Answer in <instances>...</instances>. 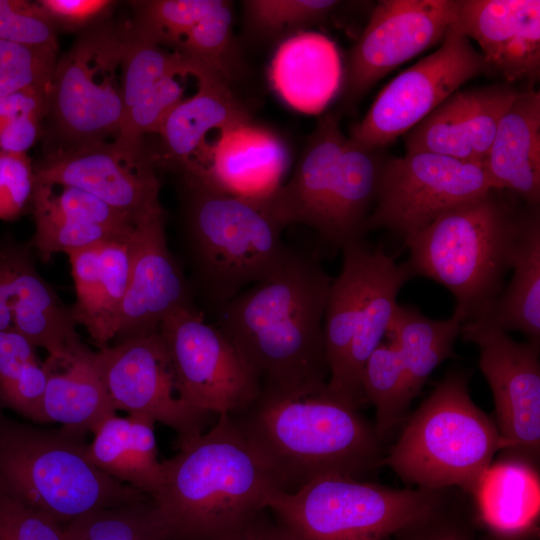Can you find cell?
<instances>
[{
  "label": "cell",
  "mask_w": 540,
  "mask_h": 540,
  "mask_svg": "<svg viewBox=\"0 0 540 540\" xmlns=\"http://www.w3.org/2000/svg\"><path fill=\"white\" fill-rule=\"evenodd\" d=\"M332 280L316 256L292 249L269 275L214 310L216 326L261 388H326L330 369L323 319Z\"/></svg>",
  "instance_id": "obj_1"
},
{
  "label": "cell",
  "mask_w": 540,
  "mask_h": 540,
  "mask_svg": "<svg viewBox=\"0 0 540 540\" xmlns=\"http://www.w3.org/2000/svg\"><path fill=\"white\" fill-rule=\"evenodd\" d=\"M230 417L283 492L326 476L361 480L383 465L384 440L374 423L326 388H261L247 408Z\"/></svg>",
  "instance_id": "obj_2"
},
{
  "label": "cell",
  "mask_w": 540,
  "mask_h": 540,
  "mask_svg": "<svg viewBox=\"0 0 540 540\" xmlns=\"http://www.w3.org/2000/svg\"><path fill=\"white\" fill-rule=\"evenodd\" d=\"M178 448L149 494L167 540H218L267 509L279 490L229 415Z\"/></svg>",
  "instance_id": "obj_3"
},
{
  "label": "cell",
  "mask_w": 540,
  "mask_h": 540,
  "mask_svg": "<svg viewBox=\"0 0 540 540\" xmlns=\"http://www.w3.org/2000/svg\"><path fill=\"white\" fill-rule=\"evenodd\" d=\"M182 241L193 293L213 311L265 278L292 248L265 201L220 191L182 174Z\"/></svg>",
  "instance_id": "obj_4"
},
{
  "label": "cell",
  "mask_w": 540,
  "mask_h": 540,
  "mask_svg": "<svg viewBox=\"0 0 540 540\" xmlns=\"http://www.w3.org/2000/svg\"><path fill=\"white\" fill-rule=\"evenodd\" d=\"M497 190L437 217L406 245L413 276L445 286L462 324L483 318L512 269L525 213L517 214Z\"/></svg>",
  "instance_id": "obj_5"
},
{
  "label": "cell",
  "mask_w": 540,
  "mask_h": 540,
  "mask_svg": "<svg viewBox=\"0 0 540 540\" xmlns=\"http://www.w3.org/2000/svg\"><path fill=\"white\" fill-rule=\"evenodd\" d=\"M386 157L345 136L333 113L322 116L291 178L266 203L285 228L303 224L340 248L365 234Z\"/></svg>",
  "instance_id": "obj_6"
},
{
  "label": "cell",
  "mask_w": 540,
  "mask_h": 540,
  "mask_svg": "<svg viewBox=\"0 0 540 540\" xmlns=\"http://www.w3.org/2000/svg\"><path fill=\"white\" fill-rule=\"evenodd\" d=\"M470 372L451 369L405 420L383 464L410 487L471 495L503 449L495 420L469 392Z\"/></svg>",
  "instance_id": "obj_7"
},
{
  "label": "cell",
  "mask_w": 540,
  "mask_h": 540,
  "mask_svg": "<svg viewBox=\"0 0 540 540\" xmlns=\"http://www.w3.org/2000/svg\"><path fill=\"white\" fill-rule=\"evenodd\" d=\"M85 436L19 422L0 407V494L64 526L88 512L146 498L90 462Z\"/></svg>",
  "instance_id": "obj_8"
},
{
  "label": "cell",
  "mask_w": 540,
  "mask_h": 540,
  "mask_svg": "<svg viewBox=\"0 0 540 540\" xmlns=\"http://www.w3.org/2000/svg\"><path fill=\"white\" fill-rule=\"evenodd\" d=\"M343 263L332 280L326 302L323 332L330 376L326 390L334 399L360 409L364 366L383 342L398 305L397 296L413 277L382 245H368L363 237L342 247Z\"/></svg>",
  "instance_id": "obj_9"
},
{
  "label": "cell",
  "mask_w": 540,
  "mask_h": 540,
  "mask_svg": "<svg viewBox=\"0 0 540 540\" xmlns=\"http://www.w3.org/2000/svg\"><path fill=\"white\" fill-rule=\"evenodd\" d=\"M449 489L393 488L326 476L292 493L276 490L267 510L288 540H389Z\"/></svg>",
  "instance_id": "obj_10"
},
{
  "label": "cell",
  "mask_w": 540,
  "mask_h": 540,
  "mask_svg": "<svg viewBox=\"0 0 540 540\" xmlns=\"http://www.w3.org/2000/svg\"><path fill=\"white\" fill-rule=\"evenodd\" d=\"M126 24L103 20L79 34L55 66L49 113L68 146L118 138L124 120Z\"/></svg>",
  "instance_id": "obj_11"
},
{
  "label": "cell",
  "mask_w": 540,
  "mask_h": 540,
  "mask_svg": "<svg viewBox=\"0 0 540 540\" xmlns=\"http://www.w3.org/2000/svg\"><path fill=\"white\" fill-rule=\"evenodd\" d=\"M492 190L483 164L428 152L386 157L364 232L386 228L407 243L440 215Z\"/></svg>",
  "instance_id": "obj_12"
},
{
  "label": "cell",
  "mask_w": 540,
  "mask_h": 540,
  "mask_svg": "<svg viewBox=\"0 0 540 540\" xmlns=\"http://www.w3.org/2000/svg\"><path fill=\"white\" fill-rule=\"evenodd\" d=\"M159 333L181 398L210 415H234L259 395L261 384L227 336L194 306L170 314Z\"/></svg>",
  "instance_id": "obj_13"
},
{
  "label": "cell",
  "mask_w": 540,
  "mask_h": 540,
  "mask_svg": "<svg viewBox=\"0 0 540 540\" xmlns=\"http://www.w3.org/2000/svg\"><path fill=\"white\" fill-rule=\"evenodd\" d=\"M488 69L457 20L441 46L393 78L349 138L381 150L423 120L460 87Z\"/></svg>",
  "instance_id": "obj_14"
},
{
  "label": "cell",
  "mask_w": 540,
  "mask_h": 540,
  "mask_svg": "<svg viewBox=\"0 0 540 540\" xmlns=\"http://www.w3.org/2000/svg\"><path fill=\"white\" fill-rule=\"evenodd\" d=\"M95 357L116 411L168 426L177 433L178 447L205 432L211 415L181 398L159 331L98 349Z\"/></svg>",
  "instance_id": "obj_15"
},
{
  "label": "cell",
  "mask_w": 540,
  "mask_h": 540,
  "mask_svg": "<svg viewBox=\"0 0 540 540\" xmlns=\"http://www.w3.org/2000/svg\"><path fill=\"white\" fill-rule=\"evenodd\" d=\"M156 162L145 143L84 142L53 149L34 168V180L77 187L144 221L164 212Z\"/></svg>",
  "instance_id": "obj_16"
},
{
  "label": "cell",
  "mask_w": 540,
  "mask_h": 540,
  "mask_svg": "<svg viewBox=\"0 0 540 540\" xmlns=\"http://www.w3.org/2000/svg\"><path fill=\"white\" fill-rule=\"evenodd\" d=\"M460 334L479 348V368L493 395L494 420L503 441L500 453L539 466V343L517 342L476 321L462 324Z\"/></svg>",
  "instance_id": "obj_17"
},
{
  "label": "cell",
  "mask_w": 540,
  "mask_h": 540,
  "mask_svg": "<svg viewBox=\"0 0 540 540\" xmlns=\"http://www.w3.org/2000/svg\"><path fill=\"white\" fill-rule=\"evenodd\" d=\"M459 0H381L351 49L343 96L356 101L400 64L442 42Z\"/></svg>",
  "instance_id": "obj_18"
},
{
  "label": "cell",
  "mask_w": 540,
  "mask_h": 540,
  "mask_svg": "<svg viewBox=\"0 0 540 540\" xmlns=\"http://www.w3.org/2000/svg\"><path fill=\"white\" fill-rule=\"evenodd\" d=\"M193 290L168 248L165 212L141 222L132 239V265L113 343L159 331L173 312L194 306Z\"/></svg>",
  "instance_id": "obj_19"
},
{
  "label": "cell",
  "mask_w": 540,
  "mask_h": 540,
  "mask_svg": "<svg viewBox=\"0 0 540 540\" xmlns=\"http://www.w3.org/2000/svg\"><path fill=\"white\" fill-rule=\"evenodd\" d=\"M289 163L283 140L247 121L219 131L181 172L225 193L266 201L283 185Z\"/></svg>",
  "instance_id": "obj_20"
},
{
  "label": "cell",
  "mask_w": 540,
  "mask_h": 540,
  "mask_svg": "<svg viewBox=\"0 0 540 540\" xmlns=\"http://www.w3.org/2000/svg\"><path fill=\"white\" fill-rule=\"evenodd\" d=\"M518 93L507 85L457 90L403 135L406 153L484 165L500 119Z\"/></svg>",
  "instance_id": "obj_21"
},
{
  "label": "cell",
  "mask_w": 540,
  "mask_h": 540,
  "mask_svg": "<svg viewBox=\"0 0 540 540\" xmlns=\"http://www.w3.org/2000/svg\"><path fill=\"white\" fill-rule=\"evenodd\" d=\"M457 22L488 68L509 81L540 75L539 0H459Z\"/></svg>",
  "instance_id": "obj_22"
},
{
  "label": "cell",
  "mask_w": 540,
  "mask_h": 540,
  "mask_svg": "<svg viewBox=\"0 0 540 540\" xmlns=\"http://www.w3.org/2000/svg\"><path fill=\"white\" fill-rule=\"evenodd\" d=\"M132 239L67 254L76 295L71 306L74 320L99 349L108 346L117 332L132 265Z\"/></svg>",
  "instance_id": "obj_23"
},
{
  "label": "cell",
  "mask_w": 540,
  "mask_h": 540,
  "mask_svg": "<svg viewBox=\"0 0 540 540\" xmlns=\"http://www.w3.org/2000/svg\"><path fill=\"white\" fill-rule=\"evenodd\" d=\"M484 167L494 190L540 203V93L519 92L500 119Z\"/></svg>",
  "instance_id": "obj_24"
},
{
  "label": "cell",
  "mask_w": 540,
  "mask_h": 540,
  "mask_svg": "<svg viewBox=\"0 0 540 540\" xmlns=\"http://www.w3.org/2000/svg\"><path fill=\"white\" fill-rule=\"evenodd\" d=\"M280 98L295 110L316 114L333 98L341 82L335 45L325 36L299 32L285 39L270 66Z\"/></svg>",
  "instance_id": "obj_25"
},
{
  "label": "cell",
  "mask_w": 540,
  "mask_h": 540,
  "mask_svg": "<svg viewBox=\"0 0 540 540\" xmlns=\"http://www.w3.org/2000/svg\"><path fill=\"white\" fill-rule=\"evenodd\" d=\"M539 466L500 453L470 495L486 531L517 536L539 531Z\"/></svg>",
  "instance_id": "obj_26"
},
{
  "label": "cell",
  "mask_w": 540,
  "mask_h": 540,
  "mask_svg": "<svg viewBox=\"0 0 540 540\" xmlns=\"http://www.w3.org/2000/svg\"><path fill=\"white\" fill-rule=\"evenodd\" d=\"M48 381L43 400L46 423L86 435L116 414L95 351L86 345L63 360L47 358Z\"/></svg>",
  "instance_id": "obj_27"
},
{
  "label": "cell",
  "mask_w": 540,
  "mask_h": 540,
  "mask_svg": "<svg viewBox=\"0 0 540 540\" xmlns=\"http://www.w3.org/2000/svg\"><path fill=\"white\" fill-rule=\"evenodd\" d=\"M196 92L177 104L164 119L158 135L166 159L180 172L206 143L211 130H223L250 121L246 108L230 86L205 74L194 77Z\"/></svg>",
  "instance_id": "obj_28"
},
{
  "label": "cell",
  "mask_w": 540,
  "mask_h": 540,
  "mask_svg": "<svg viewBox=\"0 0 540 540\" xmlns=\"http://www.w3.org/2000/svg\"><path fill=\"white\" fill-rule=\"evenodd\" d=\"M154 424L140 415L108 417L87 445L88 459L112 478L149 495L161 476Z\"/></svg>",
  "instance_id": "obj_29"
},
{
  "label": "cell",
  "mask_w": 540,
  "mask_h": 540,
  "mask_svg": "<svg viewBox=\"0 0 540 540\" xmlns=\"http://www.w3.org/2000/svg\"><path fill=\"white\" fill-rule=\"evenodd\" d=\"M513 275L483 318L474 320L508 332L517 330L540 343V219L528 207L512 265ZM467 323V322H466Z\"/></svg>",
  "instance_id": "obj_30"
},
{
  "label": "cell",
  "mask_w": 540,
  "mask_h": 540,
  "mask_svg": "<svg viewBox=\"0 0 540 540\" xmlns=\"http://www.w3.org/2000/svg\"><path fill=\"white\" fill-rule=\"evenodd\" d=\"M461 327L455 314L449 319L434 320L415 307L397 305L386 336L399 350L414 398L431 373L455 356L454 344Z\"/></svg>",
  "instance_id": "obj_31"
},
{
  "label": "cell",
  "mask_w": 540,
  "mask_h": 540,
  "mask_svg": "<svg viewBox=\"0 0 540 540\" xmlns=\"http://www.w3.org/2000/svg\"><path fill=\"white\" fill-rule=\"evenodd\" d=\"M362 389L366 403L375 409L374 426L384 440L406 420L414 399L401 355L392 342H382L368 358L362 374Z\"/></svg>",
  "instance_id": "obj_32"
},
{
  "label": "cell",
  "mask_w": 540,
  "mask_h": 540,
  "mask_svg": "<svg viewBox=\"0 0 540 540\" xmlns=\"http://www.w3.org/2000/svg\"><path fill=\"white\" fill-rule=\"evenodd\" d=\"M195 68L194 75L205 74L230 86L238 69V52L232 31L229 1L205 15L173 50Z\"/></svg>",
  "instance_id": "obj_33"
},
{
  "label": "cell",
  "mask_w": 540,
  "mask_h": 540,
  "mask_svg": "<svg viewBox=\"0 0 540 540\" xmlns=\"http://www.w3.org/2000/svg\"><path fill=\"white\" fill-rule=\"evenodd\" d=\"M64 540H167L150 496L88 512L64 526Z\"/></svg>",
  "instance_id": "obj_34"
},
{
  "label": "cell",
  "mask_w": 540,
  "mask_h": 540,
  "mask_svg": "<svg viewBox=\"0 0 540 540\" xmlns=\"http://www.w3.org/2000/svg\"><path fill=\"white\" fill-rule=\"evenodd\" d=\"M193 71L182 55L143 38L130 22L126 23L122 59L124 116L163 77L172 73L192 76Z\"/></svg>",
  "instance_id": "obj_35"
},
{
  "label": "cell",
  "mask_w": 540,
  "mask_h": 540,
  "mask_svg": "<svg viewBox=\"0 0 540 540\" xmlns=\"http://www.w3.org/2000/svg\"><path fill=\"white\" fill-rule=\"evenodd\" d=\"M30 209L35 223L30 244L43 262L56 253L69 254L108 241H129L134 235L126 238L107 228L66 217L35 189Z\"/></svg>",
  "instance_id": "obj_36"
},
{
  "label": "cell",
  "mask_w": 540,
  "mask_h": 540,
  "mask_svg": "<svg viewBox=\"0 0 540 540\" xmlns=\"http://www.w3.org/2000/svg\"><path fill=\"white\" fill-rule=\"evenodd\" d=\"M224 0H149L132 2L133 30L143 38L174 50L190 29Z\"/></svg>",
  "instance_id": "obj_37"
},
{
  "label": "cell",
  "mask_w": 540,
  "mask_h": 540,
  "mask_svg": "<svg viewBox=\"0 0 540 540\" xmlns=\"http://www.w3.org/2000/svg\"><path fill=\"white\" fill-rule=\"evenodd\" d=\"M480 528L470 495L453 487L438 504L389 540H477Z\"/></svg>",
  "instance_id": "obj_38"
},
{
  "label": "cell",
  "mask_w": 540,
  "mask_h": 540,
  "mask_svg": "<svg viewBox=\"0 0 540 540\" xmlns=\"http://www.w3.org/2000/svg\"><path fill=\"white\" fill-rule=\"evenodd\" d=\"M341 4L335 0H246L242 2L248 31L274 38L325 19Z\"/></svg>",
  "instance_id": "obj_39"
},
{
  "label": "cell",
  "mask_w": 540,
  "mask_h": 540,
  "mask_svg": "<svg viewBox=\"0 0 540 540\" xmlns=\"http://www.w3.org/2000/svg\"><path fill=\"white\" fill-rule=\"evenodd\" d=\"M34 181V189L58 212L71 219L107 228L126 238L131 237L143 222L77 187Z\"/></svg>",
  "instance_id": "obj_40"
},
{
  "label": "cell",
  "mask_w": 540,
  "mask_h": 540,
  "mask_svg": "<svg viewBox=\"0 0 540 540\" xmlns=\"http://www.w3.org/2000/svg\"><path fill=\"white\" fill-rule=\"evenodd\" d=\"M57 50L0 40V95L38 88L50 91Z\"/></svg>",
  "instance_id": "obj_41"
},
{
  "label": "cell",
  "mask_w": 540,
  "mask_h": 540,
  "mask_svg": "<svg viewBox=\"0 0 540 540\" xmlns=\"http://www.w3.org/2000/svg\"><path fill=\"white\" fill-rule=\"evenodd\" d=\"M188 75L172 73L158 81L148 93L124 116L117 140L131 145L144 144L147 134H158L169 112L185 99V87L180 77Z\"/></svg>",
  "instance_id": "obj_42"
},
{
  "label": "cell",
  "mask_w": 540,
  "mask_h": 540,
  "mask_svg": "<svg viewBox=\"0 0 540 540\" xmlns=\"http://www.w3.org/2000/svg\"><path fill=\"white\" fill-rule=\"evenodd\" d=\"M56 31L37 1L0 0V40L58 51Z\"/></svg>",
  "instance_id": "obj_43"
},
{
  "label": "cell",
  "mask_w": 540,
  "mask_h": 540,
  "mask_svg": "<svg viewBox=\"0 0 540 540\" xmlns=\"http://www.w3.org/2000/svg\"><path fill=\"white\" fill-rule=\"evenodd\" d=\"M35 262L31 244L0 239V331L13 329V313L22 301L26 277Z\"/></svg>",
  "instance_id": "obj_44"
},
{
  "label": "cell",
  "mask_w": 540,
  "mask_h": 540,
  "mask_svg": "<svg viewBox=\"0 0 540 540\" xmlns=\"http://www.w3.org/2000/svg\"><path fill=\"white\" fill-rule=\"evenodd\" d=\"M34 183L27 154L0 152V220H16L31 208Z\"/></svg>",
  "instance_id": "obj_45"
},
{
  "label": "cell",
  "mask_w": 540,
  "mask_h": 540,
  "mask_svg": "<svg viewBox=\"0 0 540 540\" xmlns=\"http://www.w3.org/2000/svg\"><path fill=\"white\" fill-rule=\"evenodd\" d=\"M0 540H64V525L0 494Z\"/></svg>",
  "instance_id": "obj_46"
},
{
  "label": "cell",
  "mask_w": 540,
  "mask_h": 540,
  "mask_svg": "<svg viewBox=\"0 0 540 540\" xmlns=\"http://www.w3.org/2000/svg\"><path fill=\"white\" fill-rule=\"evenodd\" d=\"M48 381V369L38 359L29 362L7 385L0 388V407L6 406L23 417L46 423L43 400Z\"/></svg>",
  "instance_id": "obj_47"
},
{
  "label": "cell",
  "mask_w": 540,
  "mask_h": 540,
  "mask_svg": "<svg viewBox=\"0 0 540 540\" xmlns=\"http://www.w3.org/2000/svg\"><path fill=\"white\" fill-rule=\"evenodd\" d=\"M37 3L56 29L81 31L105 20L115 5L109 0H40Z\"/></svg>",
  "instance_id": "obj_48"
},
{
  "label": "cell",
  "mask_w": 540,
  "mask_h": 540,
  "mask_svg": "<svg viewBox=\"0 0 540 540\" xmlns=\"http://www.w3.org/2000/svg\"><path fill=\"white\" fill-rule=\"evenodd\" d=\"M35 359L36 347L26 337L13 329L0 331V388Z\"/></svg>",
  "instance_id": "obj_49"
},
{
  "label": "cell",
  "mask_w": 540,
  "mask_h": 540,
  "mask_svg": "<svg viewBox=\"0 0 540 540\" xmlns=\"http://www.w3.org/2000/svg\"><path fill=\"white\" fill-rule=\"evenodd\" d=\"M42 119L25 115L0 121V152L27 154L38 138Z\"/></svg>",
  "instance_id": "obj_50"
},
{
  "label": "cell",
  "mask_w": 540,
  "mask_h": 540,
  "mask_svg": "<svg viewBox=\"0 0 540 540\" xmlns=\"http://www.w3.org/2000/svg\"><path fill=\"white\" fill-rule=\"evenodd\" d=\"M49 93L44 89L28 88L0 95V121L25 115L48 116Z\"/></svg>",
  "instance_id": "obj_51"
},
{
  "label": "cell",
  "mask_w": 540,
  "mask_h": 540,
  "mask_svg": "<svg viewBox=\"0 0 540 540\" xmlns=\"http://www.w3.org/2000/svg\"><path fill=\"white\" fill-rule=\"evenodd\" d=\"M218 540H288V538L265 509Z\"/></svg>",
  "instance_id": "obj_52"
},
{
  "label": "cell",
  "mask_w": 540,
  "mask_h": 540,
  "mask_svg": "<svg viewBox=\"0 0 540 540\" xmlns=\"http://www.w3.org/2000/svg\"><path fill=\"white\" fill-rule=\"evenodd\" d=\"M477 540H539V531L517 536L500 535L485 531L482 534H478Z\"/></svg>",
  "instance_id": "obj_53"
}]
</instances>
